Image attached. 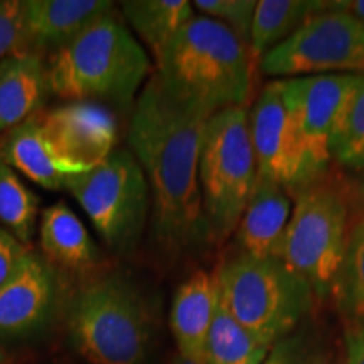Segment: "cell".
I'll use <instances>...</instances> for the list:
<instances>
[{
	"label": "cell",
	"mask_w": 364,
	"mask_h": 364,
	"mask_svg": "<svg viewBox=\"0 0 364 364\" xmlns=\"http://www.w3.org/2000/svg\"><path fill=\"white\" fill-rule=\"evenodd\" d=\"M208 117L176 103L150 76L135 100L127 134L152 201V240L179 260L213 243L204 215L199 159Z\"/></svg>",
	"instance_id": "6da1fadb"
},
{
	"label": "cell",
	"mask_w": 364,
	"mask_h": 364,
	"mask_svg": "<svg viewBox=\"0 0 364 364\" xmlns=\"http://www.w3.org/2000/svg\"><path fill=\"white\" fill-rule=\"evenodd\" d=\"M156 80L176 103L204 117L247 107L253 91V59L228 27L194 16L156 59Z\"/></svg>",
	"instance_id": "7a4b0ae2"
},
{
	"label": "cell",
	"mask_w": 364,
	"mask_h": 364,
	"mask_svg": "<svg viewBox=\"0 0 364 364\" xmlns=\"http://www.w3.org/2000/svg\"><path fill=\"white\" fill-rule=\"evenodd\" d=\"M46 63L51 93L70 102L135 105L150 75L147 53L115 11L91 22Z\"/></svg>",
	"instance_id": "3957f363"
},
{
	"label": "cell",
	"mask_w": 364,
	"mask_h": 364,
	"mask_svg": "<svg viewBox=\"0 0 364 364\" xmlns=\"http://www.w3.org/2000/svg\"><path fill=\"white\" fill-rule=\"evenodd\" d=\"M220 300L231 316L268 348L294 334L317 297L282 258L238 253L215 272Z\"/></svg>",
	"instance_id": "277c9868"
},
{
	"label": "cell",
	"mask_w": 364,
	"mask_h": 364,
	"mask_svg": "<svg viewBox=\"0 0 364 364\" xmlns=\"http://www.w3.org/2000/svg\"><path fill=\"white\" fill-rule=\"evenodd\" d=\"M68 334L90 364H142L152 339L149 304L127 277H102L71 299Z\"/></svg>",
	"instance_id": "5b68a950"
},
{
	"label": "cell",
	"mask_w": 364,
	"mask_h": 364,
	"mask_svg": "<svg viewBox=\"0 0 364 364\" xmlns=\"http://www.w3.org/2000/svg\"><path fill=\"white\" fill-rule=\"evenodd\" d=\"M258 179L247 107L226 108L204 125L199 181L213 243L235 235Z\"/></svg>",
	"instance_id": "8992f818"
},
{
	"label": "cell",
	"mask_w": 364,
	"mask_h": 364,
	"mask_svg": "<svg viewBox=\"0 0 364 364\" xmlns=\"http://www.w3.org/2000/svg\"><path fill=\"white\" fill-rule=\"evenodd\" d=\"M294 198L282 260L312 287L317 300L329 299L349 233L348 193L322 179Z\"/></svg>",
	"instance_id": "52a82bcc"
},
{
	"label": "cell",
	"mask_w": 364,
	"mask_h": 364,
	"mask_svg": "<svg viewBox=\"0 0 364 364\" xmlns=\"http://www.w3.org/2000/svg\"><path fill=\"white\" fill-rule=\"evenodd\" d=\"M65 189L83 208L112 252H135L147 228L150 189L142 167L129 149H117L93 171L68 176Z\"/></svg>",
	"instance_id": "ba28073f"
},
{
	"label": "cell",
	"mask_w": 364,
	"mask_h": 364,
	"mask_svg": "<svg viewBox=\"0 0 364 364\" xmlns=\"http://www.w3.org/2000/svg\"><path fill=\"white\" fill-rule=\"evenodd\" d=\"M263 75L294 78L312 75L364 76V22L329 2L285 43L258 61Z\"/></svg>",
	"instance_id": "9c48e42d"
},
{
	"label": "cell",
	"mask_w": 364,
	"mask_h": 364,
	"mask_svg": "<svg viewBox=\"0 0 364 364\" xmlns=\"http://www.w3.org/2000/svg\"><path fill=\"white\" fill-rule=\"evenodd\" d=\"M248 122L258 176L277 182L290 196L326 179L327 171L309 156L287 115L275 81L258 95L248 110Z\"/></svg>",
	"instance_id": "30bf717a"
},
{
	"label": "cell",
	"mask_w": 364,
	"mask_h": 364,
	"mask_svg": "<svg viewBox=\"0 0 364 364\" xmlns=\"http://www.w3.org/2000/svg\"><path fill=\"white\" fill-rule=\"evenodd\" d=\"M361 80L359 75H312L275 81L299 139L322 169H329L332 139Z\"/></svg>",
	"instance_id": "8fae6325"
},
{
	"label": "cell",
	"mask_w": 364,
	"mask_h": 364,
	"mask_svg": "<svg viewBox=\"0 0 364 364\" xmlns=\"http://www.w3.org/2000/svg\"><path fill=\"white\" fill-rule=\"evenodd\" d=\"M39 124L54 164L66 177L93 171L117 150L115 117L100 103L70 102L39 113Z\"/></svg>",
	"instance_id": "7c38bea8"
},
{
	"label": "cell",
	"mask_w": 364,
	"mask_h": 364,
	"mask_svg": "<svg viewBox=\"0 0 364 364\" xmlns=\"http://www.w3.org/2000/svg\"><path fill=\"white\" fill-rule=\"evenodd\" d=\"M61 273L43 255L29 252L0 289V338H26L51 321L61 297Z\"/></svg>",
	"instance_id": "4fadbf2b"
},
{
	"label": "cell",
	"mask_w": 364,
	"mask_h": 364,
	"mask_svg": "<svg viewBox=\"0 0 364 364\" xmlns=\"http://www.w3.org/2000/svg\"><path fill=\"white\" fill-rule=\"evenodd\" d=\"M112 11L113 2L105 0H21V39L16 53L49 58Z\"/></svg>",
	"instance_id": "5bb4252c"
},
{
	"label": "cell",
	"mask_w": 364,
	"mask_h": 364,
	"mask_svg": "<svg viewBox=\"0 0 364 364\" xmlns=\"http://www.w3.org/2000/svg\"><path fill=\"white\" fill-rule=\"evenodd\" d=\"M290 216V194L277 182L258 176L235 230L240 252L258 258H282Z\"/></svg>",
	"instance_id": "9a60e30c"
},
{
	"label": "cell",
	"mask_w": 364,
	"mask_h": 364,
	"mask_svg": "<svg viewBox=\"0 0 364 364\" xmlns=\"http://www.w3.org/2000/svg\"><path fill=\"white\" fill-rule=\"evenodd\" d=\"M220 306L215 273L196 270L177 287L171 307V331L177 354L203 361L208 332Z\"/></svg>",
	"instance_id": "2e32d148"
},
{
	"label": "cell",
	"mask_w": 364,
	"mask_h": 364,
	"mask_svg": "<svg viewBox=\"0 0 364 364\" xmlns=\"http://www.w3.org/2000/svg\"><path fill=\"white\" fill-rule=\"evenodd\" d=\"M51 93L48 63L34 53H12L0 61V132L39 115Z\"/></svg>",
	"instance_id": "e0dca14e"
},
{
	"label": "cell",
	"mask_w": 364,
	"mask_h": 364,
	"mask_svg": "<svg viewBox=\"0 0 364 364\" xmlns=\"http://www.w3.org/2000/svg\"><path fill=\"white\" fill-rule=\"evenodd\" d=\"M39 241L43 257L54 267L86 272L97 262V247L86 226L65 203L49 206L41 216Z\"/></svg>",
	"instance_id": "ac0fdd59"
},
{
	"label": "cell",
	"mask_w": 364,
	"mask_h": 364,
	"mask_svg": "<svg viewBox=\"0 0 364 364\" xmlns=\"http://www.w3.org/2000/svg\"><path fill=\"white\" fill-rule=\"evenodd\" d=\"M0 161L19 171L41 188L48 191L65 188L66 176L58 169L49 154L39 124V115L7 132L0 142Z\"/></svg>",
	"instance_id": "d6986e66"
},
{
	"label": "cell",
	"mask_w": 364,
	"mask_h": 364,
	"mask_svg": "<svg viewBox=\"0 0 364 364\" xmlns=\"http://www.w3.org/2000/svg\"><path fill=\"white\" fill-rule=\"evenodd\" d=\"M327 9L329 2L324 0H260L250 34V56L258 63L297 33L311 17Z\"/></svg>",
	"instance_id": "ffe728a7"
},
{
	"label": "cell",
	"mask_w": 364,
	"mask_h": 364,
	"mask_svg": "<svg viewBox=\"0 0 364 364\" xmlns=\"http://www.w3.org/2000/svg\"><path fill=\"white\" fill-rule=\"evenodd\" d=\"M120 11L156 59L194 16L188 0H127L120 4Z\"/></svg>",
	"instance_id": "44dd1931"
},
{
	"label": "cell",
	"mask_w": 364,
	"mask_h": 364,
	"mask_svg": "<svg viewBox=\"0 0 364 364\" xmlns=\"http://www.w3.org/2000/svg\"><path fill=\"white\" fill-rule=\"evenodd\" d=\"M270 349L250 334L220 300L204 344V364H263Z\"/></svg>",
	"instance_id": "7402d4cb"
},
{
	"label": "cell",
	"mask_w": 364,
	"mask_h": 364,
	"mask_svg": "<svg viewBox=\"0 0 364 364\" xmlns=\"http://www.w3.org/2000/svg\"><path fill=\"white\" fill-rule=\"evenodd\" d=\"M346 322L364 321V215L349 226L332 295Z\"/></svg>",
	"instance_id": "603a6c76"
},
{
	"label": "cell",
	"mask_w": 364,
	"mask_h": 364,
	"mask_svg": "<svg viewBox=\"0 0 364 364\" xmlns=\"http://www.w3.org/2000/svg\"><path fill=\"white\" fill-rule=\"evenodd\" d=\"M39 203L16 171L0 161V225L24 247L31 245L38 226Z\"/></svg>",
	"instance_id": "cb8c5ba5"
},
{
	"label": "cell",
	"mask_w": 364,
	"mask_h": 364,
	"mask_svg": "<svg viewBox=\"0 0 364 364\" xmlns=\"http://www.w3.org/2000/svg\"><path fill=\"white\" fill-rule=\"evenodd\" d=\"M331 157L354 174L364 172V76L332 139Z\"/></svg>",
	"instance_id": "d4e9b609"
},
{
	"label": "cell",
	"mask_w": 364,
	"mask_h": 364,
	"mask_svg": "<svg viewBox=\"0 0 364 364\" xmlns=\"http://www.w3.org/2000/svg\"><path fill=\"white\" fill-rule=\"evenodd\" d=\"M193 6L203 12V16L221 22L248 48L258 2L255 0H196Z\"/></svg>",
	"instance_id": "484cf974"
},
{
	"label": "cell",
	"mask_w": 364,
	"mask_h": 364,
	"mask_svg": "<svg viewBox=\"0 0 364 364\" xmlns=\"http://www.w3.org/2000/svg\"><path fill=\"white\" fill-rule=\"evenodd\" d=\"M316 359L306 336L294 332L272 346L263 364H314Z\"/></svg>",
	"instance_id": "4316f807"
},
{
	"label": "cell",
	"mask_w": 364,
	"mask_h": 364,
	"mask_svg": "<svg viewBox=\"0 0 364 364\" xmlns=\"http://www.w3.org/2000/svg\"><path fill=\"white\" fill-rule=\"evenodd\" d=\"M21 39V0H0V61L16 53Z\"/></svg>",
	"instance_id": "83f0119b"
},
{
	"label": "cell",
	"mask_w": 364,
	"mask_h": 364,
	"mask_svg": "<svg viewBox=\"0 0 364 364\" xmlns=\"http://www.w3.org/2000/svg\"><path fill=\"white\" fill-rule=\"evenodd\" d=\"M26 253L27 247L0 226V289L14 275Z\"/></svg>",
	"instance_id": "f1b7e54d"
},
{
	"label": "cell",
	"mask_w": 364,
	"mask_h": 364,
	"mask_svg": "<svg viewBox=\"0 0 364 364\" xmlns=\"http://www.w3.org/2000/svg\"><path fill=\"white\" fill-rule=\"evenodd\" d=\"M344 364H364V321L346 322Z\"/></svg>",
	"instance_id": "f546056e"
},
{
	"label": "cell",
	"mask_w": 364,
	"mask_h": 364,
	"mask_svg": "<svg viewBox=\"0 0 364 364\" xmlns=\"http://www.w3.org/2000/svg\"><path fill=\"white\" fill-rule=\"evenodd\" d=\"M346 193H348L349 204H354L359 215H364V172L354 174L353 179H349Z\"/></svg>",
	"instance_id": "4dcf8cb0"
},
{
	"label": "cell",
	"mask_w": 364,
	"mask_h": 364,
	"mask_svg": "<svg viewBox=\"0 0 364 364\" xmlns=\"http://www.w3.org/2000/svg\"><path fill=\"white\" fill-rule=\"evenodd\" d=\"M334 6L364 22V0H334Z\"/></svg>",
	"instance_id": "1f68e13d"
},
{
	"label": "cell",
	"mask_w": 364,
	"mask_h": 364,
	"mask_svg": "<svg viewBox=\"0 0 364 364\" xmlns=\"http://www.w3.org/2000/svg\"><path fill=\"white\" fill-rule=\"evenodd\" d=\"M171 364H204V363L203 361H196V359L184 358V356H181V354H176V356L171 359Z\"/></svg>",
	"instance_id": "d6a6232c"
},
{
	"label": "cell",
	"mask_w": 364,
	"mask_h": 364,
	"mask_svg": "<svg viewBox=\"0 0 364 364\" xmlns=\"http://www.w3.org/2000/svg\"><path fill=\"white\" fill-rule=\"evenodd\" d=\"M314 364H326V361L322 358H317L316 361H314Z\"/></svg>",
	"instance_id": "836d02e7"
},
{
	"label": "cell",
	"mask_w": 364,
	"mask_h": 364,
	"mask_svg": "<svg viewBox=\"0 0 364 364\" xmlns=\"http://www.w3.org/2000/svg\"><path fill=\"white\" fill-rule=\"evenodd\" d=\"M2 361H4V351L0 349V364H2Z\"/></svg>",
	"instance_id": "e575fe53"
}]
</instances>
